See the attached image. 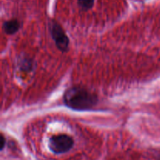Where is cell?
<instances>
[{"label":"cell","instance_id":"6da1fadb","mask_svg":"<svg viewBox=\"0 0 160 160\" xmlns=\"http://www.w3.org/2000/svg\"><path fill=\"white\" fill-rule=\"evenodd\" d=\"M97 102L96 95L80 87L71 88L64 95L65 104L75 110H88L97 104Z\"/></svg>","mask_w":160,"mask_h":160},{"label":"cell","instance_id":"277c9868","mask_svg":"<svg viewBox=\"0 0 160 160\" xmlns=\"http://www.w3.org/2000/svg\"><path fill=\"white\" fill-rule=\"evenodd\" d=\"M20 28V22L17 20H10L3 23V30L7 34H13L19 31Z\"/></svg>","mask_w":160,"mask_h":160},{"label":"cell","instance_id":"8992f818","mask_svg":"<svg viewBox=\"0 0 160 160\" xmlns=\"http://www.w3.org/2000/svg\"><path fill=\"white\" fill-rule=\"evenodd\" d=\"M4 145H5L4 136L1 135V150L3 149V148H4Z\"/></svg>","mask_w":160,"mask_h":160},{"label":"cell","instance_id":"5b68a950","mask_svg":"<svg viewBox=\"0 0 160 160\" xmlns=\"http://www.w3.org/2000/svg\"><path fill=\"white\" fill-rule=\"evenodd\" d=\"M78 2L83 9H89L93 6L95 0H78Z\"/></svg>","mask_w":160,"mask_h":160},{"label":"cell","instance_id":"3957f363","mask_svg":"<svg viewBox=\"0 0 160 160\" xmlns=\"http://www.w3.org/2000/svg\"><path fill=\"white\" fill-rule=\"evenodd\" d=\"M50 32H51L53 40L56 42L57 48L62 52L67 51L69 45V39L62 28L60 27V25L56 22H53L52 23H51Z\"/></svg>","mask_w":160,"mask_h":160},{"label":"cell","instance_id":"7a4b0ae2","mask_svg":"<svg viewBox=\"0 0 160 160\" xmlns=\"http://www.w3.org/2000/svg\"><path fill=\"white\" fill-rule=\"evenodd\" d=\"M73 139L67 134L54 135L49 140V148L55 154H62L70 151L73 146Z\"/></svg>","mask_w":160,"mask_h":160}]
</instances>
